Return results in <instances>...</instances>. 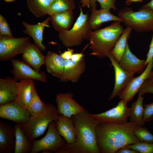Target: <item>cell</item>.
I'll return each mask as SVG.
<instances>
[{"instance_id":"cell-1","label":"cell","mask_w":153,"mask_h":153,"mask_svg":"<svg viewBox=\"0 0 153 153\" xmlns=\"http://www.w3.org/2000/svg\"><path fill=\"white\" fill-rule=\"evenodd\" d=\"M139 123L107 122L98 123L96 128L97 145L102 153H115L119 149L140 142L133 133Z\"/></svg>"},{"instance_id":"cell-2","label":"cell","mask_w":153,"mask_h":153,"mask_svg":"<svg viewBox=\"0 0 153 153\" xmlns=\"http://www.w3.org/2000/svg\"><path fill=\"white\" fill-rule=\"evenodd\" d=\"M76 130V140L73 143L61 147L56 153H100L96 135L99 123L88 110L72 116Z\"/></svg>"},{"instance_id":"cell-3","label":"cell","mask_w":153,"mask_h":153,"mask_svg":"<svg viewBox=\"0 0 153 153\" xmlns=\"http://www.w3.org/2000/svg\"><path fill=\"white\" fill-rule=\"evenodd\" d=\"M120 23L114 21L102 29L89 31L88 39L91 54L99 58L108 57L124 31Z\"/></svg>"},{"instance_id":"cell-4","label":"cell","mask_w":153,"mask_h":153,"mask_svg":"<svg viewBox=\"0 0 153 153\" xmlns=\"http://www.w3.org/2000/svg\"><path fill=\"white\" fill-rule=\"evenodd\" d=\"M47 109L37 116H30L26 123L19 125L26 138L31 144L36 138L43 134L50 123L57 121L60 114L57 108L52 104H47Z\"/></svg>"},{"instance_id":"cell-5","label":"cell","mask_w":153,"mask_h":153,"mask_svg":"<svg viewBox=\"0 0 153 153\" xmlns=\"http://www.w3.org/2000/svg\"><path fill=\"white\" fill-rule=\"evenodd\" d=\"M118 15L127 27L136 32L153 31V10L149 7H143L137 12L124 8L119 11Z\"/></svg>"},{"instance_id":"cell-6","label":"cell","mask_w":153,"mask_h":153,"mask_svg":"<svg viewBox=\"0 0 153 153\" xmlns=\"http://www.w3.org/2000/svg\"><path fill=\"white\" fill-rule=\"evenodd\" d=\"M80 14L72 28L59 32L58 38L65 47L70 48L80 45L83 41L88 39L91 30L88 24L87 13H84L80 7Z\"/></svg>"},{"instance_id":"cell-7","label":"cell","mask_w":153,"mask_h":153,"mask_svg":"<svg viewBox=\"0 0 153 153\" xmlns=\"http://www.w3.org/2000/svg\"><path fill=\"white\" fill-rule=\"evenodd\" d=\"M30 37L15 38L0 35V60H11L16 55L23 54L31 42Z\"/></svg>"},{"instance_id":"cell-8","label":"cell","mask_w":153,"mask_h":153,"mask_svg":"<svg viewBox=\"0 0 153 153\" xmlns=\"http://www.w3.org/2000/svg\"><path fill=\"white\" fill-rule=\"evenodd\" d=\"M55 122L52 121L50 123L47 133L43 138L33 141L31 153H37L45 149L56 153L59 148L66 144V141L56 127Z\"/></svg>"},{"instance_id":"cell-9","label":"cell","mask_w":153,"mask_h":153,"mask_svg":"<svg viewBox=\"0 0 153 153\" xmlns=\"http://www.w3.org/2000/svg\"><path fill=\"white\" fill-rule=\"evenodd\" d=\"M127 104L121 100L116 106L104 112L90 114L99 123L107 122L126 123L128 122L127 119L131 112L130 108L128 107Z\"/></svg>"},{"instance_id":"cell-10","label":"cell","mask_w":153,"mask_h":153,"mask_svg":"<svg viewBox=\"0 0 153 153\" xmlns=\"http://www.w3.org/2000/svg\"><path fill=\"white\" fill-rule=\"evenodd\" d=\"M10 61L13 67L11 72L16 80H34L46 83L47 82L45 74L38 72L23 61L12 59Z\"/></svg>"},{"instance_id":"cell-11","label":"cell","mask_w":153,"mask_h":153,"mask_svg":"<svg viewBox=\"0 0 153 153\" xmlns=\"http://www.w3.org/2000/svg\"><path fill=\"white\" fill-rule=\"evenodd\" d=\"M153 67V59L147 64L142 73L137 77H133L119 95V98L126 104L133 100L144 81L151 77Z\"/></svg>"},{"instance_id":"cell-12","label":"cell","mask_w":153,"mask_h":153,"mask_svg":"<svg viewBox=\"0 0 153 153\" xmlns=\"http://www.w3.org/2000/svg\"><path fill=\"white\" fill-rule=\"evenodd\" d=\"M73 94L70 92L60 93L56 95V101L59 114L71 118L72 116L86 110L73 99Z\"/></svg>"},{"instance_id":"cell-13","label":"cell","mask_w":153,"mask_h":153,"mask_svg":"<svg viewBox=\"0 0 153 153\" xmlns=\"http://www.w3.org/2000/svg\"><path fill=\"white\" fill-rule=\"evenodd\" d=\"M30 116L27 109L15 101L0 105V118L19 125L26 122Z\"/></svg>"},{"instance_id":"cell-14","label":"cell","mask_w":153,"mask_h":153,"mask_svg":"<svg viewBox=\"0 0 153 153\" xmlns=\"http://www.w3.org/2000/svg\"><path fill=\"white\" fill-rule=\"evenodd\" d=\"M108 57L113 67L115 73L114 87L112 92L108 99L109 101L119 95L127 84L133 77L135 73L128 72L122 69L111 54L108 56Z\"/></svg>"},{"instance_id":"cell-15","label":"cell","mask_w":153,"mask_h":153,"mask_svg":"<svg viewBox=\"0 0 153 153\" xmlns=\"http://www.w3.org/2000/svg\"><path fill=\"white\" fill-rule=\"evenodd\" d=\"M20 82L14 78L0 79V105L15 101L18 94Z\"/></svg>"},{"instance_id":"cell-16","label":"cell","mask_w":153,"mask_h":153,"mask_svg":"<svg viewBox=\"0 0 153 153\" xmlns=\"http://www.w3.org/2000/svg\"><path fill=\"white\" fill-rule=\"evenodd\" d=\"M86 67V63L84 58L78 61L71 60H66L63 72L60 78V81L77 82L84 72Z\"/></svg>"},{"instance_id":"cell-17","label":"cell","mask_w":153,"mask_h":153,"mask_svg":"<svg viewBox=\"0 0 153 153\" xmlns=\"http://www.w3.org/2000/svg\"><path fill=\"white\" fill-rule=\"evenodd\" d=\"M50 21V16L43 21L36 24H30L25 22L22 24L25 29L23 31L24 33L30 36L33 40L34 44L43 52H45L46 46L42 43L43 32L44 28L49 27Z\"/></svg>"},{"instance_id":"cell-18","label":"cell","mask_w":153,"mask_h":153,"mask_svg":"<svg viewBox=\"0 0 153 153\" xmlns=\"http://www.w3.org/2000/svg\"><path fill=\"white\" fill-rule=\"evenodd\" d=\"M145 60L138 58L131 52L128 42L118 64L125 71L131 72L139 73L142 71L146 66Z\"/></svg>"},{"instance_id":"cell-19","label":"cell","mask_w":153,"mask_h":153,"mask_svg":"<svg viewBox=\"0 0 153 153\" xmlns=\"http://www.w3.org/2000/svg\"><path fill=\"white\" fill-rule=\"evenodd\" d=\"M55 126L59 134L67 143L75 142L76 130L74 122L71 118L60 114L58 120L55 122Z\"/></svg>"},{"instance_id":"cell-20","label":"cell","mask_w":153,"mask_h":153,"mask_svg":"<svg viewBox=\"0 0 153 153\" xmlns=\"http://www.w3.org/2000/svg\"><path fill=\"white\" fill-rule=\"evenodd\" d=\"M15 131L10 125L0 122V153H11L15 149Z\"/></svg>"},{"instance_id":"cell-21","label":"cell","mask_w":153,"mask_h":153,"mask_svg":"<svg viewBox=\"0 0 153 153\" xmlns=\"http://www.w3.org/2000/svg\"><path fill=\"white\" fill-rule=\"evenodd\" d=\"M91 14L88 19L91 30H97L103 23L110 21L123 22L122 19L111 14L110 10L101 8L97 10L91 8Z\"/></svg>"},{"instance_id":"cell-22","label":"cell","mask_w":153,"mask_h":153,"mask_svg":"<svg viewBox=\"0 0 153 153\" xmlns=\"http://www.w3.org/2000/svg\"><path fill=\"white\" fill-rule=\"evenodd\" d=\"M40 50L34 43L31 42L22 57L23 61L39 72L41 66L45 63V56Z\"/></svg>"},{"instance_id":"cell-23","label":"cell","mask_w":153,"mask_h":153,"mask_svg":"<svg viewBox=\"0 0 153 153\" xmlns=\"http://www.w3.org/2000/svg\"><path fill=\"white\" fill-rule=\"evenodd\" d=\"M65 61L61 55L48 51L45 56L47 71L52 76L60 78L63 72Z\"/></svg>"},{"instance_id":"cell-24","label":"cell","mask_w":153,"mask_h":153,"mask_svg":"<svg viewBox=\"0 0 153 153\" xmlns=\"http://www.w3.org/2000/svg\"><path fill=\"white\" fill-rule=\"evenodd\" d=\"M50 16L52 27L58 32L69 30L73 23V11L55 13Z\"/></svg>"},{"instance_id":"cell-25","label":"cell","mask_w":153,"mask_h":153,"mask_svg":"<svg viewBox=\"0 0 153 153\" xmlns=\"http://www.w3.org/2000/svg\"><path fill=\"white\" fill-rule=\"evenodd\" d=\"M20 82L18 94L15 102L27 109L35 86L32 80H23Z\"/></svg>"},{"instance_id":"cell-26","label":"cell","mask_w":153,"mask_h":153,"mask_svg":"<svg viewBox=\"0 0 153 153\" xmlns=\"http://www.w3.org/2000/svg\"><path fill=\"white\" fill-rule=\"evenodd\" d=\"M15 145L14 153L31 152L32 145L28 141L20 125L16 124L14 127Z\"/></svg>"},{"instance_id":"cell-27","label":"cell","mask_w":153,"mask_h":153,"mask_svg":"<svg viewBox=\"0 0 153 153\" xmlns=\"http://www.w3.org/2000/svg\"><path fill=\"white\" fill-rule=\"evenodd\" d=\"M56 0H27V6L36 17H40L47 13Z\"/></svg>"},{"instance_id":"cell-28","label":"cell","mask_w":153,"mask_h":153,"mask_svg":"<svg viewBox=\"0 0 153 153\" xmlns=\"http://www.w3.org/2000/svg\"><path fill=\"white\" fill-rule=\"evenodd\" d=\"M138 93L137 100L132 103L131 105L129 117L130 122L139 123L141 126H143L145 123L143 120L144 112L143 105L144 95L139 92Z\"/></svg>"},{"instance_id":"cell-29","label":"cell","mask_w":153,"mask_h":153,"mask_svg":"<svg viewBox=\"0 0 153 153\" xmlns=\"http://www.w3.org/2000/svg\"><path fill=\"white\" fill-rule=\"evenodd\" d=\"M47 107V104L41 101L34 86L33 88L31 98L27 109L28 112L31 116H37L44 113Z\"/></svg>"},{"instance_id":"cell-30","label":"cell","mask_w":153,"mask_h":153,"mask_svg":"<svg viewBox=\"0 0 153 153\" xmlns=\"http://www.w3.org/2000/svg\"><path fill=\"white\" fill-rule=\"evenodd\" d=\"M131 28L127 27L116 42L114 46L110 52L115 60L119 63L124 52L129 35Z\"/></svg>"},{"instance_id":"cell-31","label":"cell","mask_w":153,"mask_h":153,"mask_svg":"<svg viewBox=\"0 0 153 153\" xmlns=\"http://www.w3.org/2000/svg\"><path fill=\"white\" fill-rule=\"evenodd\" d=\"M75 8V0H56L47 14L50 16L55 13L73 11Z\"/></svg>"},{"instance_id":"cell-32","label":"cell","mask_w":153,"mask_h":153,"mask_svg":"<svg viewBox=\"0 0 153 153\" xmlns=\"http://www.w3.org/2000/svg\"><path fill=\"white\" fill-rule=\"evenodd\" d=\"M133 133L140 142L153 143V135L146 127H136L133 131Z\"/></svg>"},{"instance_id":"cell-33","label":"cell","mask_w":153,"mask_h":153,"mask_svg":"<svg viewBox=\"0 0 153 153\" xmlns=\"http://www.w3.org/2000/svg\"><path fill=\"white\" fill-rule=\"evenodd\" d=\"M125 147L141 153H153V143L139 142L128 145Z\"/></svg>"},{"instance_id":"cell-34","label":"cell","mask_w":153,"mask_h":153,"mask_svg":"<svg viewBox=\"0 0 153 153\" xmlns=\"http://www.w3.org/2000/svg\"><path fill=\"white\" fill-rule=\"evenodd\" d=\"M0 35L13 37L6 19L1 14H0Z\"/></svg>"},{"instance_id":"cell-35","label":"cell","mask_w":153,"mask_h":153,"mask_svg":"<svg viewBox=\"0 0 153 153\" xmlns=\"http://www.w3.org/2000/svg\"><path fill=\"white\" fill-rule=\"evenodd\" d=\"M143 105L144 112L143 120L145 123L150 121L153 118V102Z\"/></svg>"},{"instance_id":"cell-36","label":"cell","mask_w":153,"mask_h":153,"mask_svg":"<svg viewBox=\"0 0 153 153\" xmlns=\"http://www.w3.org/2000/svg\"><path fill=\"white\" fill-rule=\"evenodd\" d=\"M139 92L143 95L146 93L153 94V83L148 79L146 80L140 88Z\"/></svg>"},{"instance_id":"cell-37","label":"cell","mask_w":153,"mask_h":153,"mask_svg":"<svg viewBox=\"0 0 153 153\" xmlns=\"http://www.w3.org/2000/svg\"><path fill=\"white\" fill-rule=\"evenodd\" d=\"M100 4L101 8L116 10L115 5L116 0H96Z\"/></svg>"},{"instance_id":"cell-38","label":"cell","mask_w":153,"mask_h":153,"mask_svg":"<svg viewBox=\"0 0 153 153\" xmlns=\"http://www.w3.org/2000/svg\"><path fill=\"white\" fill-rule=\"evenodd\" d=\"M149 47V50L146 56L147 58L145 60L146 65L153 59V35Z\"/></svg>"},{"instance_id":"cell-39","label":"cell","mask_w":153,"mask_h":153,"mask_svg":"<svg viewBox=\"0 0 153 153\" xmlns=\"http://www.w3.org/2000/svg\"><path fill=\"white\" fill-rule=\"evenodd\" d=\"M74 50L68 48L67 50L60 54L61 56L66 60H71V56L73 54Z\"/></svg>"},{"instance_id":"cell-40","label":"cell","mask_w":153,"mask_h":153,"mask_svg":"<svg viewBox=\"0 0 153 153\" xmlns=\"http://www.w3.org/2000/svg\"><path fill=\"white\" fill-rule=\"evenodd\" d=\"M116 153H138L137 151L131 149L124 147L118 150Z\"/></svg>"},{"instance_id":"cell-41","label":"cell","mask_w":153,"mask_h":153,"mask_svg":"<svg viewBox=\"0 0 153 153\" xmlns=\"http://www.w3.org/2000/svg\"><path fill=\"white\" fill-rule=\"evenodd\" d=\"M84 56L82 53L73 54L71 60L75 61H78L83 58Z\"/></svg>"},{"instance_id":"cell-42","label":"cell","mask_w":153,"mask_h":153,"mask_svg":"<svg viewBox=\"0 0 153 153\" xmlns=\"http://www.w3.org/2000/svg\"><path fill=\"white\" fill-rule=\"evenodd\" d=\"M80 2L82 4V8L87 7L88 8H90L91 7L90 0H80Z\"/></svg>"},{"instance_id":"cell-43","label":"cell","mask_w":153,"mask_h":153,"mask_svg":"<svg viewBox=\"0 0 153 153\" xmlns=\"http://www.w3.org/2000/svg\"><path fill=\"white\" fill-rule=\"evenodd\" d=\"M143 7H149L153 10V0H151L149 2L145 5Z\"/></svg>"},{"instance_id":"cell-44","label":"cell","mask_w":153,"mask_h":153,"mask_svg":"<svg viewBox=\"0 0 153 153\" xmlns=\"http://www.w3.org/2000/svg\"><path fill=\"white\" fill-rule=\"evenodd\" d=\"M90 5L91 8L93 9L96 8V0H90Z\"/></svg>"},{"instance_id":"cell-45","label":"cell","mask_w":153,"mask_h":153,"mask_svg":"<svg viewBox=\"0 0 153 153\" xmlns=\"http://www.w3.org/2000/svg\"><path fill=\"white\" fill-rule=\"evenodd\" d=\"M142 0H127L126 2V5H129L131 3L133 2H142Z\"/></svg>"},{"instance_id":"cell-46","label":"cell","mask_w":153,"mask_h":153,"mask_svg":"<svg viewBox=\"0 0 153 153\" xmlns=\"http://www.w3.org/2000/svg\"><path fill=\"white\" fill-rule=\"evenodd\" d=\"M42 153H52L51 151L47 149L44 150L42 151Z\"/></svg>"},{"instance_id":"cell-47","label":"cell","mask_w":153,"mask_h":153,"mask_svg":"<svg viewBox=\"0 0 153 153\" xmlns=\"http://www.w3.org/2000/svg\"><path fill=\"white\" fill-rule=\"evenodd\" d=\"M5 1L9 3L10 2H13L15 1L16 0H4Z\"/></svg>"},{"instance_id":"cell-48","label":"cell","mask_w":153,"mask_h":153,"mask_svg":"<svg viewBox=\"0 0 153 153\" xmlns=\"http://www.w3.org/2000/svg\"><path fill=\"white\" fill-rule=\"evenodd\" d=\"M148 79L153 83V75Z\"/></svg>"},{"instance_id":"cell-49","label":"cell","mask_w":153,"mask_h":153,"mask_svg":"<svg viewBox=\"0 0 153 153\" xmlns=\"http://www.w3.org/2000/svg\"><path fill=\"white\" fill-rule=\"evenodd\" d=\"M153 75V69L152 71V73L151 76L150 77ZM150 79V78H149Z\"/></svg>"}]
</instances>
